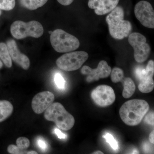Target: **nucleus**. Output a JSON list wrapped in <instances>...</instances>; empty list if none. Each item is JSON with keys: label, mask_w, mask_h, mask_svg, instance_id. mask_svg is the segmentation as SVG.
<instances>
[{"label": "nucleus", "mask_w": 154, "mask_h": 154, "mask_svg": "<svg viewBox=\"0 0 154 154\" xmlns=\"http://www.w3.org/2000/svg\"><path fill=\"white\" fill-rule=\"evenodd\" d=\"M149 109L146 101L141 99L129 100L122 105L119 115L122 121L129 126H136L140 123Z\"/></svg>", "instance_id": "nucleus-1"}, {"label": "nucleus", "mask_w": 154, "mask_h": 154, "mask_svg": "<svg viewBox=\"0 0 154 154\" xmlns=\"http://www.w3.org/2000/svg\"><path fill=\"white\" fill-rule=\"evenodd\" d=\"M124 18V10L120 6H116L106 17L110 36L115 39H123L128 36L132 30L131 23Z\"/></svg>", "instance_id": "nucleus-2"}, {"label": "nucleus", "mask_w": 154, "mask_h": 154, "mask_svg": "<svg viewBox=\"0 0 154 154\" xmlns=\"http://www.w3.org/2000/svg\"><path fill=\"white\" fill-rule=\"evenodd\" d=\"M44 117L48 121L54 122L59 128L63 131L71 129L75 124L73 116L59 102L52 103L45 110Z\"/></svg>", "instance_id": "nucleus-3"}, {"label": "nucleus", "mask_w": 154, "mask_h": 154, "mask_svg": "<svg viewBox=\"0 0 154 154\" xmlns=\"http://www.w3.org/2000/svg\"><path fill=\"white\" fill-rule=\"evenodd\" d=\"M50 42L54 49L59 53L74 51L79 48L80 44L75 36L60 29H56L51 33Z\"/></svg>", "instance_id": "nucleus-4"}, {"label": "nucleus", "mask_w": 154, "mask_h": 154, "mask_svg": "<svg viewBox=\"0 0 154 154\" xmlns=\"http://www.w3.org/2000/svg\"><path fill=\"white\" fill-rule=\"evenodd\" d=\"M11 32L12 36L18 39H23L28 36L38 38L43 35L44 29L41 23L37 21L25 22L16 21L11 25Z\"/></svg>", "instance_id": "nucleus-5"}, {"label": "nucleus", "mask_w": 154, "mask_h": 154, "mask_svg": "<svg viewBox=\"0 0 154 154\" xmlns=\"http://www.w3.org/2000/svg\"><path fill=\"white\" fill-rule=\"evenodd\" d=\"M89 55L85 51H72L65 54L57 59V66L65 71L79 69L88 59Z\"/></svg>", "instance_id": "nucleus-6"}, {"label": "nucleus", "mask_w": 154, "mask_h": 154, "mask_svg": "<svg viewBox=\"0 0 154 154\" xmlns=\"http://www.w3.org/2000/svg\"><path fill=\"white\" fill-rule=\"evenodd\" d=\"M128 42L134 50L135 60L138 63L145 61L150 53L149 45L146 43V38L140 33H131L129 34Z\"/></svg>", "instance_id": "nucleus-7"}, {"label": "nucleus", "mask_w": 154, "mask_h": 154, "mask_svg": "<svg viewBox=\"0 0 154 154\" xmlns=\"http://www.w3.org/2000/svg\"><path fill=\"white\" fill-rule=\"evenodd\" d=\"M134 14L137 19L143 26L154 28V11L152 5L148 2L141 1L136 5Z\"/></svg>", "instance_id": "nucleus-8"}, {"label": "nucleus", "mask_w": 154, "mask_h": 154, "mask_svg": "<svg viewBox=\"0 0 154 154\" xmlns=\"http://www.w3.org/2000/svg\"><path fill=\"white\" fill-rule=\"evenodd\" d=\"M91 98L100 107H105L113 104L116 96L113 88L106 85L97 87L91 93Z\"/></svg>", "instance_id": "nucleus-9"}, {"label": "nucleus", "mask_w": 154, "mask_h": 154, "mask_svg": "<svg viewBox=\"0 0 154 154\" xmlns=\"http://www.w3.org/2000/svg\"><path fill=\"white\" fill-rule=\"evenodd\" d=\"M111 71V67L105 60H101L97 68L93 69L87 66H85L81 69L82 74L88 75L87 81L88 82L99 81L100 79L107 78L110 75Z\"/></svg>", "instance_id": "nucleus-10"}, {"label": "nucleus", "mask_w": 154, "mask_h": 154, "mask_svg": "<svg viewBox=\"0 0 154 154\" xmlns=\"http://www.w3.org/2000/svg\"><path fill=\"white\" fill-rule=\"evenodd\" d=\"M54 96L50 91H43L36 94L32 101V109L36 114H41L53 103Z\"/></svg>", "instance_id": "nucleus-11"}, {"label": "nucleus", "mask_w": 154, "mask_h": 154, "mask_svg": "<svg viewBox=\"0 0 154 154\" xmlns=\"http://www.w3.org/2000/svg\"><path fill=\"white\" fill-rule=\"evenodd\" d=\"M6 45L11 59L24 69L28 70L30 66V60L27 56L20 52L16 41L10 39L7 41Z\"/></svg>", "instance_id": "nucleus-12"}, {"label": "nucleus", "mask_w": 154, "mask_h": 154, "mask_svg": "<svg viewBox=\"0 0 154 154\" xmlns=\"http://www.w3.org/2000/svg\"><path fill=\"white\" fill-rule=\"evenodd\" d=\"M119 0H89L88 5L94 9L96 14L102 16L111 12L118 5Z\"/></svg>", "instance_id": "nucleus-13"}, {"label": "nucleus", "mask_w": 154, "mask_h": 154, "mask_svg": "<svg viewBox=\"0 0 154 154\" xmlns=\"http://www.w3.org/2000/svg\"><path fill=\"white\" fill-rule=\"evenodd\" d=\"M14 107L11 102L7 100L0 101V122L11 116Z\"/></svg>", "instance_id": "nucleus-14"}, {"label": "nucleus", "mask_w": 154, "mask_h": 154, "mask_svg": "<svg viewBox=\"0 0 154 154\" xmlns=\"http://www.w3.org/2000/svg\"><path fill=\"white\" fill-rule=\"evenodd\" d=\"M124 89L122 92V96L125 99L130 98L134 94L136 86L134 82L130 78H124L123 81Z\"/></svg>", "instance_id": "nucleus-15"}, {"label": "nucleus", "mask_w": 154, "mask_h": 154, "mask_svg": "<svg viewBox=\"0 0 154 154\" xmlns=\"http://www.w3.org/2000/svg\"><path fill=\"white\" fill-rule=\"evenodd\" d=\"M48 0H19L20 4L25 8L35 10L44 5Z\"/></svg>", "instance_id": "nucleus-16"}, {"label": "nucleus", "mask_w": 154, "mask_h": 154, "mask_svg": "<svg viewBox=\"0 0 154 154\" xmlns=\"http://www.w3.org/2000/svg\"><path fill=\"white\" fill-rule=\"evenodd\" d=\"M154 88V82L153 77H146L140 81L138 89L141 92L144 94L150 93Z\"/></svg>", "instance_id": "nucleus-17"}, {"label": "nucleus", "mask_w": 154, "mask_h": 154, "mask_svg": "<svg viewBox=\"0 0 154 154\" xmlns=\"http://www.w3.org/2000/svg\"><path fill=\"white\" fill-rule=\"evenodd\" d=\"M0 58L7 67H11L12 59L9 54L7 45L3 42H0Z\"/></svg>", "instance_id": "nucleus-18"}, {"label": "nucleus", "mask_w": 154, "mask_h": 154, "mask_svg": "<svg viewBox=\"0 0 154 154\" xmlns=\"http://www.w3.org/2000/svg\"><path fill=\"white\" fill-rule=\"evenodd\" d=\"M111 79L113 83L122 82L124 78V72L121 69L114 68L111 71Z\"/></svg>", "instance_id": "nucleus-19"}, {"label": "nucleus", "mask_w": 154, "mask_h": 154, "mask_svg": "<svg viewBox=\"0 0 154 154\" xmlns=\"http://www.w3.org/2000/svg\"><path fill=\"white\" fill-rule=\"evenodd\" d=\"M16 5L15 0H0V9L6 11H11Z\"/></svg>", "instance_id": "nucleus-20"}, {"label": "nucleus", "mask_w": 154, "mask_h": 154, "mask_svg": "<svg viewBox=\"0 0 154 154\" xmlns=\"http://www.w3.org/2000/svg\"><path fill=\"white\" fill-rule=\"evenodd\" d=\"M135 74L136 77L138 80L141 81L146 77H153L149 75L146 71V69H144L142 67L138 66L135 70Z\"/></svg>", "instance_id": "nucleus-21"}, {"label": "nucleus", "mask_w": 154, "mask_h": 154, "mask_svg": "<svg viewBox=\"0 0 154 154\" xmlns=\"http://www.w3.org/2000/svg\"><path fill=\"white\" fill-rule=\"evenodd\" d=\"M17 146L22 150H25L29 147L30 145V142L28 139L25 137L18 138L17 140Z\"/></svg>", "instance_id": "nucleus-22"}, {"label": "nucleus", "mask_w": 154, "mask_h": 154, "mask_svg": "<svg viewBox=\"0 0 154 154\" xmlns=\"http://www.w3.org/2000/svg\"><path fill=\"white\" fill-rule=\"evenodd\" d=\"M102 137L105 138L110 146L114 150H116L119 149V146L117 141L114 138L113 135L109 133L106 134L105 135L102 136Z\"/></svg>", "instance_id": "nucleus-23"}, {"label": "nucleus", "mask_w": 154, "mask_h": 154, "mask_svg": "<svg viewBox=\"0 0 154 154\" xmlns=\"http://www.w3.org/2000/svg\"><path fill=\"white\" fill-rule=\"evenodd\" d=\"M54 82L58 88L61 90L64 89L65 87L66 82L60 74L57 73L56 74L54 78Z\"/></svg>", "instance_id": "nucleus-24"}, {"label": "nucleus", "mask_w": 154, "mask_h": 154, "mask_svg": "<svg viewBox=\"0 0 154 154\" xmlns=\"http://www.w3.org/2000/svg\"><path fill=\"white\" fill-rule=\"evenodd\" d=\"M8 151L9 153L12 154H27V151L25 150L19 149L17 146L11 145L8 147Z\"/></svg>", "instance_id": "nucleus-25"}, {"label": "nucleus", "mask_w": 154, "mask_h": 154, "mask_svg": "<svg viewBox=\"0 0 154 154\" xmlns=\"http://www.w3.org/2000/svg\"><path fill=\"white\" fill-rule=\"evenodd\" d=\"M146 71L149 75L153 77L154 74V62L153 60L149 61L146 67Z\"/></svg>", "instance_id": "nucleus-26"}, {"label": "nucleus", "mask_w": 154, "mask_h": 154, "mask_svg": "<svg viewBox=\"0 0 154 154\" xmlns=\"http://www.w3.org/2000/svg\"><path fill=\"white\" fill-rule=\"evenodd\" d=\"M154 112H151L146 116L144 121L147 124L154 125Z\"/></svg>", "instance_id": "nucleus-27"}, {"label": "nucleus", "mask_w": 154, "mask_h": 154, "mask_svg": "<svg viewBox=\"0 0 154 154\" xmlns=\"http://www.w3.org/2000/svg\"><path fill=\"white\" fill-rule=\"evenodd\" d=\"M37 143H38V146L42 149L45 150L47 149L48 146L47 143L43 139H38L37 140Z\"/></svg>", "instance_id": "nucleus-28"}, {"label": "nucleus", "mask_w": 154, "mask_h": 154, "mask_svg": "<svg viewBox=\"0 0 154 154\" xmlns=\"http://www.w3.org/2000/svg\"><path fill=\"white\" fill-rule=\"evenodd\" d=\"M54 133L57 135L58 137L60 139H65L66 138V135L62 132L59 129H57V128H55L54 129Z\"/></svg>", "instance_id": "nucleus-29"}, {"label": "nucleus", "mask_w": 154, "mask_h": 154, "mask_svg": "<svg viewBox=\"0 0 154 154\" xmlns=\"http://www.w3.org/2000/svg\"><path fill=\"white\" fill-rule=\"evenodd\" d=\"M58 2L63 6H68L72 4L74 0H57Z\"/></svg>", "instance_id": "nucleus-30"}, {"label": "nucleus", "mask_w": 154, "mask_h": 154, "mask_svg": "<svg viewBox=\"0 0 154 154\" xmlns=\"http://www.w3.org/2000/svg\"><path fill=\"white\" fill-rule=\"evenodd\" d=\"M149 141L152 143L153 144L154 143V131L153 130L150 133L149 135Z\"/></svg>", "instance_id": "nucleus-31"}, {"label": "nucleus", "mask_w": 154, "mask_h": 154, "mask_svg": "<svg viewBox=\"0 0 154 154\" xmlns=\"http://www.w3.org/2000/svg\"><path fill=\"white\" fill-rule=\"evenodd\" d=\"M27 154H38V153L36 152L33 151H29L27 152Z\"/></svg>", "instance_id": "nucleus-32"}, {"label": "nucleus", "mask_w": 154, "mask_h": 154, "mask_svg": "<svg viewBox=\"0 0 154 154\" xmlns=\"http://www.w3.org/2000/svg\"><path fill=\"white\" fill-rule=\"evenodd\" d=\"M93 154H103L104 153H103L102 152L100 151H97L94 152L93 153Z\"/></svg>", "instance_id": "nucleus-33"}, {"label": "nucleus", "mask_w": 154, "mask_h": 154, "mask_svg": "<svg viewBox=\"0 0 154 154\" xmlns=\"http://www.w3.org/2000/svg\"><path fill=\"white\" fill-rule=\"evenodd\" d=\"M3 67V63H2V62L1 60H0V69L2 68Z\"/></svg>", "instance_id": "nucleus-34"}, {"label": "nucleus", "mask_w": 154, "mask_h": 154, "mask_svg": "<svg viewBox=\"0 0 154 154\" xmlns=\"http://www.w3.org/2000/svg\"><path fill=\"white\" fill-rule=\"evenodd\" d=\"M133 152L134 153H133V154H135V153L137 154V153H138V152L137 151H136V150H134V151Z\"/></svg>", "instance_id": "nucleus-35"}, {"label": "nucleus", "mask_w": 154, "mask_h": 154, "mask_svg": "<svg viewBox=\"0 0 154 154\" xmlns=\"http://www.w3.org/2000/svg\"><path fill=\"white\" fill-rule=\"evenodd\" d=\"M1 13H1V11H0V15H1Z\"/></svg>", "instance_id": "nucleus-36"}]
</instances>
